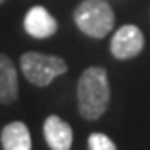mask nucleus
<instances>
[{"label": "nucleus", "mask_w": 150, "mask_h": 150, "mask_svg": "<svg viewBox=\"0 0 150 150\" xmlns=\"http://www.w3.org/2000/svg\"><path fill=\"white\" fill-rule=\"evenodd\" d=\"M88 150H117V145L105 134L93 132L88 137Z\"/></svg>", "instance_id": "obj_9"}, {"label": "nucleus", "mask_w": 150, "mask_h": 150, "mask_svg": "<svg viewBox=\"0 0 150 150\" xmlns=\"http://www.w3.org/2000/svg\"><path fill=\"white\" fill-rule=\"evenodd\" d=\"M43 137L52 150H70L74 142V132L69 123L59 115H50L43 123Z\"/></svg>", "instance_id": "obj_6"}, {"label": "nucleus", "mask_w": 150, "mask_h": 150, "mask_svg": "<svg viewBox=\"0 0 150 150\" xmlns=\"http://www.w3.org/2000/svg\"><path fill=\"white\" fill-rule=\"evenodd\" d=\"M20 67L30 83L47 87L55 77L67 72V64L57 55H45L40 52H27L20 57Z\"/></svg>", "instance_id": "obj_3"}, {"label": "nucleus", "mask_w": 150, "mask_h": 150, "mask_svg": "<svg viewBox=\"0 0 150 150\" xmlns=\"http://www.w3.org/2000/svg\"><path fill=\"white\" fill-rule=\"evenodd\" d=\"M4 2H5V0H0V5H2V4H4Z\"/></svg>", "instance_id": "obj_10"}, {"label": "nucleus", "mask_w": 150, "mask_h": 150, "mask_svg": "<svg viewBox=\"0 0 150 150\" xmlns=\"http://www.w3.org/2000/svg\"><path fill=\"white\" fill-rule=\"evenodd\" d=\"M4 150H32V139L23 122L7 123L0 135Z\"/></svg>", "instance_id": "obj_8"}, {"label": "nucleus", "mask_w": 150, "mask_h": 150, "mask_svg": "<svg viewBox=\"0 0 150 150\" xmlns=\"http://www.w3.org/2000/svg\"><path fill=\"white\" fill-rule=\"evenodd\" d=\"M23 28L33 38H48L57 32L59 23L45 7L35 5L23 18Z\"/></svg>", "instance_id": "obj_5"}, {"label": "nucleus", "mask_w": 150, "mask_h": 150, "mask_svg": "<svg viewBox=\"0 0 150 150\" xmlns=\"http://www.w3.org/2000/svg\"><path fill=\"white\" fill-rule=\"evenodd\" d=\"M18 97V75L13 62L0 54V103H12Z\"/></svg>", "instance_id": "obj_7"}, {"label": "nucleus", "mask_w": 150, "mask_h": 150, "mask_svg": "<svg viewBox=\"0 0 150 150\" xmlns=\"http://www.w3.org/2000/svg\"><path fill=\"white\" fill-rule=\"evenodd\" d=\"M79 112L87 120L102 117L110 102V85L105 69L88 67L79 79L77 87Z\"/></svg>", "instance_id": "obj_1"}, {"label": "nucleus", "mask_w": 150, "mask_h": 150, "mask_svg": "<svg viewBox=\"0 0 150 150\" xmlns=\"http://www.w3.org/2000/svg\"><path fill=\"white\" fill-rule=\"evenodd\" d=\"M74 20L82 32L92 38H103L112 32L115 15L105 0H83L74 12Z\"/></svg>", "instance_id": "obj_2"}, {"label": "nucleus", "mask_w": 150, "mask_h": 150, "mask_svg": "<svg viewBox=\"0 0 150 150\" xmlns=\"http://www.w3.org/2000/svg\"><path fill=\"white\" fill-rule=\"evenodd\" d=\"M145 38L137 25H122L113 33L110 42V52L118 60L134 59L144 50Z\"/></svg>", "instance_id": "obj_4"}]
</instances>
